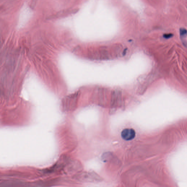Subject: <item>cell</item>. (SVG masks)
<instances>
[{
	"label": "cell",
	"mask_w": 187,
	"mask_h": 187,
	"mask_svg": "<svg viewBox=\"0 0 187 187\" xmlns=\"http://www.w3.org/2000/svg\"><path fill=\"white\" fill-rule=\"evenodd\" d=\"M32 15V11L27 5L23 7L19 14L18 25L19 28L26 25Z\"/></svg>",
	"instance_id": "1"
},
{
	"label": "cell",
	"mask_w": 187,
	"mask_h": 187,
	"mask_svg": "<svg viewBox=\"0 0 187 187\" xmlns=\"http://www.w3.org/2000/svg\"><path fill=\"white\" fill-rule=\"evenodd\" d=\"M135 136L136 132L133 129L126 128L121 132V136L125 140H132L135 138Z\"/></svg>",
	"instance_id": "2"
},
{
	"label": "cell",
	"mask_w": 187,
	"mask_h": 187,
	"mask_svg": "<svg viewBox=\"0 0 187 187\" xmlns=\"http://www.w3.org/2000/svg\"><path fill=\"white\" fill-rule=\"evenodd\" d=\"M98 51L99 52L100 59L107 60L110 59V54L109 53L107 48H104V47L102 48H101Z\"/></svg>",
	"instance_id": "3"
},
{
	"label": "cell",
	"mask_w": 187,
	"mask_h": 187,
	"mask_svg": "<svg viewBox=\"0 0 187 187\" xmlns=\"http://www.w3.org/2000/svg\"><path fill=\"white\" fill-rule=\"evenodd\" d=\"M113 50L114 54L118 57H120L122 56L123 54V47L122 45L119 44H116L113 47Z\"/></svg>",
	"instance_id": "4"
},
{
	"label": "cell",
	"mask_w": 187,
	"mask_h": 187,
	"mask_svg": "<svg viewBox=\"0 0 187 187\" xmlns=\"http://www.w3.org/2000/svg\"><path fill=\"white\" fill-rule=\"evenodd\" d=\"M98 97H99L100 101L101 103H104V100H107V91L106 90L104 89H100L98 91Z\"/></svg>",
	"instance_id": "5"
},
{
	"label": "cell",
	"mask_w": 187,
	"mask_h": 187,
	"mask_svg": "<svg viewBox=\"0 0 187 187\" xmlns=\"http://www.w3.org/2000/svg\"><path fill=\"white\" fill-rule=\"evenodd\" d=\"M180 34L182 38H185L187 35V30L185 29H181L180 30Z\"/></svg>",
	"instance_id": "6"
},
{
	"label": "cell",
	"mask_w": 187,
	"mask_h": 187,
	"mask_svg": "<svg viewBox=\"0 0 187 187\" xmlns=\"http://www.w3.org/2000/svg\"><path fill=\"white\" fill-rule=\"evenodd\" d=\"M173 35L172 34H165L163 35V37L166 39H168L172 38Z\"/></svg>",
	"instance_id": "7"
}]
</instances>
